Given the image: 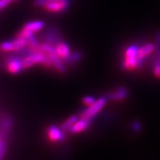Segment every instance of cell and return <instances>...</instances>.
<instances>
[{
  "label": "cell",
  "instance_id": "cell-1",
  "mask_svg": "<svg viewBox=\"0 0 160 160\" xmlns=\"http://www.w3.org/2000/svg\"><path fill=\"white\" fill-rule=\"evenodd\" d=\"M28 45V40L25 38L16 37L11 41H5L0 43V51L3 53H11L23 51Z\"/></svg>",
  "mask_w": 160,
  "mask_h": 160
},
{
  "label": "cell",
  "instance_id": "cell-2",
  "mask_svg": "<svg viewBox=\"0 0 160 160\" xmlns=\"http://www.w3.org/2000/svg\"><path fill=\"white\" fill-rule=\"evenodd\" d=\"M44 26H45V23L42 21L29 22L26 23L22 27V28L18 32L16 37L28 39L32 36H33L35 33L42 29Z\"/></svg>",
  "mask_w": 160,
  "mask_h": 160
},
{
  "label": "cell",
  "instance_id": "cell-3",
  "mask_svg": "<svg viewBox=\"0 0 160 160\" xmlns=\"http://www.w3.org/2000/svg\"><path fill=\"white\" fill-rule=\"evenodd\" d=\"M106 102H107V98L105 97H101L97 99L93 105L88 107L82 112L80 114V118L92 120L96 115H97L102 110Z\"/></svg>",
  "mask_w": 160,
  "mask_h": 160
},
{
  "label": "cell",
  "instance_id": "cell-4",
  "mask_svg": "<svg viewBox=\"0 0 160 160\" xmlns=\"http://www.w3.org/2000/svg\"><path fill=\"white\" fill-rule=\"evenodd\" d=\"M69 5L68 0H57L47 3L43 8L46 11L50 13H61L68 8Z\"/></svg>",
  "mask_w": 160,
  "mask_h": 160
},
{
  "label": "cell",
  "instance_id": "cell-5",
  "mask_svg": "<svg viewBox=\"0 0 160 160\" xmlns=\"http://www.w3.org/2000/svg\"><path fill=\"white\" fill-rule=\"evenodd\" d=\"M6 71L11 74H17L23 70L21 58L12 57L6 59L5 61Z\"/></svg>",
  "mask_w": 160,
  "mask_h": 160
},
{
  "label": "cell",
  "instance_id": "cell-6",
  "mask_svg": "<svg viewBox=\"0 0 160 160\" xmlns=\"http://www.w3.org/2000/svg\"><path fill=\"white\" fill-rule=\"evenodd\" d=\"M53 47H54L56 54L61 59L67 62V60L69 59L70 56L71 54V49H70L68 45L65 42L60 39L59 42H57L55 44Z\"/></svg>",
  "mask_w": 160,
  "mask_h": 160
},
{
  "label": "cell",
  "instance_id": "cell-7",
  "mask_svg": "<svg viewBox=\"0 0 160 160\" xmlns=\"http://www.w3.org/2000/svg\"><path fill=\"white\" fill-rule=\"evenodd\" d=\"M155 51V45L153 43L145 44L141 48H139L137 53V59H138V67L137 68H141L142 66L143 61L145 59V58L149 54H151L152 52Z\"/></svg>",
  "mask_w": 160,
  "mask_h": 160
},
{
  "label": "cell",
  "instance_id": "cell-8",
  "mask_svg": "<svg viewBox=\"0 0 160 160\" xmlns=\"http://www.w3.org/2000/svg\"><path fill=\"white\" fill-rule=\"evenodd\" d=\"M63 131L61 128H58L55 125H51L48 128L47 136L50 141L53 142H62L65 139Z\"/></svg>",
  "mask_w": 160,
  "mask_h": 160
},
{
  "label": "cell",
  "instance_id": "cell-9",
  "mask_svg": "<svg viewBox=\"0 0 160 160\" xmlns=\"http://www.w3.org/2000/svg\"><path fill=\"white\" fill-rule=\"evenodd\" d=\"M155 58L153 71L156 77L160 79V32L157 33L155 44Z\"/></svg>",
  "mask_w": 160,
  "mask_h": 160
},
{
  "label": "cell",
  "instance_id": "cell-10",
  "mask_svg": "<svg viewBox=\"0 0 160 160\" xmlns=\"http://www.w3.org/2000/svg\"><path fill=\"white\" fill-rule=\"evenodd\" d=\"M91 120L90 119H82V118H80V119H78L77 121L76 122L73 124L71 128H70L68 131L70 133H73V134L85 131V130L88 128L90 124H91Z\"/></svg>",
  "mask_w": 160,
  "mask_h": 160
},
{
  "label": "cell",
  "instance_id": "cell-11",
  "mask_svg": "<svg viewBox=\"0 0 160 160\" xmlns=\"http://www.w3.org/2000/svg\"><path fill=\"white\" fill-rule=\"evenodd\" d=\"M128 95V90L124 87H119L116 91L110 93L107 96L108 99L112 101H122Z\"/></svg>",
  "mask_w": 160,
  "mask_h": 160
},
{
  "label": "cell",
  "instance_id": "cell-12",
  "mask_svg": "<svg viewBox=\"0 0 160 160\" xmlns=\"http://www.w3.org/2000/svg\"><path fill=\"white\" fill-rule=\"evenodd\" d=\"M49 56L50 59H51L52 63H53V68L57 70L59 73H64L65 71V66L64 65L62 59H61L55 53L48 54Z\"/></svg>",
  "mask_w": 160,
  "mask_h": 160
},
{
  "label": "cell",
  "instance_id": "cell-13",
  "mask_svg": "<svg viewBox=\"0 0 160 160\" xmlns=\"http://www.w3.org/2000/svg\"><path fill=\"white\" fill-rule=\"evenodd\" d=\"M78 119H78L77 116H76V115L71 116V117L68 118L67 119L65 120V121H64L62 123V125H61V126H60V128H61L62 130V131H68V130L70 129V128H71V126L73 125V124H74Z\"/></svg>",
  "mask_w": 160,
  "mask_h": 160
},
{
  "label": "cell",
  "instance_id": "cell-14",
  "mask_svg": "<svg viewBox=\"0 0 160 160\" xmlns=\"http://www.w3.org/2000/svg\"><path fill=\"white\" fill-rule=\"evenodd\" d=\"M96 100L97 99L94 97H91V96H86L82 99V103L87 107H89V106L93 105L95 102Z\"/></svg>",
  "mask_w": 160,
  "mask_h": 160
},
{
  "label": "cell",
  "instance_id": "cell-15",
  "mask_svg": "<svg viewBox=\"0 0 160 160\" xmlns=\"http://www.w3.org/2000/svg\"><path fill=\"white\" fill-rule=\"evenodd\" d=\"M57 1V0H35L34 2V5L39 7V6H43L46 5L47 3L51 2Z\"/></svg>",
  "mask_w": 160,
  "mask_h": 160
},
{
  "label": "cell",
  "instance_id": "cell-16",
  "mask_svg": "<svg viewBox=\"0 0 160 160\" xmlns=\"http://www.w3.org/2000/svg\"><path fill=\"white\" fill-rule=\"evenodd\" d=\"M132 128H133V129L135 131H139L142 128L141 125H140L139 122H135L132 124Z\"/></svg>",
  "mask_w": 160,
  "mask_h": 160
},
{
  "label": "cell",
  "instance_id": "cell-17",
  "mask_svg": "<svg viewBox=\"0 0 160 160\" xmlns=\"http://www.w3.org/2000/svg\"><path fill=\"white\" fill-rule=\"evenodd\" d=\"M2 158H1V157H0V160H2Z\"/></svg>",
  "mask_w": 160,
  "mask_h": 160
},
{
  "label": "cell",
  "instance_id": "cell-18",
  "mask_svg": "<svg viewBox=\"0 0 160 160\" xmlns=\"http://www.w3.org/2000/svg\"><path fill=\"white\" fill-rule=\"evenodd\" d=\"M12 1H13V0H12ZM14 1H17V0H14Z\"/></svg>",
  "mask_w": 160,
  "mask_h": 160
}]
</instances>
